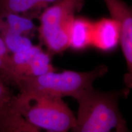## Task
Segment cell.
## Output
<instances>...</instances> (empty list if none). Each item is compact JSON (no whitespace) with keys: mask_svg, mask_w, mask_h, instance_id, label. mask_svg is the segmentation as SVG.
Listing matches in <instances>:
<instances>
[{"mask_svg":"<svg viewBox=\"0 0 132 132\" xmlns=\"http://www.w3.org/2000/svg\"><path fill=\"white\" fill-rule=\"evenodd\" d=\"M127 95L126 90L105 92L93 86L82 92L75 98L78 111L72 131H129L119 106V98Z\"/></svg>","mask_w":132,"mask_h":132,"instance_id":"1","label":"cell"},{"mask_svg":"<svg viewBox=\"0 0 132 132\" xmlns=\"http://www.w3.org/2000/svg\"><path fill=\"white\" fill-rule=\"evenodd\" d=\"M15 110L32 127L51 132H66L76 124V118L62 98L40 93L20 92L15 95Z\"/></svg>","mask_w":132,"mask_h":132,"instance_id":"2","label":"cell"},{"mask_svg":"<svg viewBox=\"0 0 132 132\" xmlns=\"http://www.w3.org/2000/svg\"><path fill=\"white\" fill-rule=\"evenodd\" d=\"M108 67L100 65L89 72L65 70L61 73L50 72L38 77H26L16 79L12 85L20 92L40 93L75 98L85 90L93 86L97 79L108 72Z\"/></svg>","mask_w":132,"mask_h":132,"instance_id":"3","label":"cell"},{"mask_svg":"<svg viewBox=\"0 0 132 132\" xmlns=\"http://www.w3.org/2000/svg\"><path fill=\"white\" fill-rule=\"evenodd\" d=\"M82 3V0H61L45 8L39 15L37 30L49 53H59L69 47L71 23Z\"/></svg>","mask_w":132,"mask_h":132,"instance_id":"4","label":"cell"},{"mask_svg":"<svg viewBox=\"0 0 132 132\" xmlns=\"http://www.w3.org/2000/svg\"><path fill=\"white\" fill-rule=\"evenodd\" d=\"M32 19L9 12H0V37L14 53L33 45L29 36L36 30Z\"/></svg>","mask_w":132,"mask_h":132,"instance_id":"5","label":"cell"},{"mask_svg":"<svg viewBox=\"0 0 132 132\" xmlns=\"http://www.w3.org/2000/svg\"><path fill=\"white\" fill-rule=\"evenodd\" d=\"M111 18L118 23L120 28L119 43L128 69L125 82L131 87L132 74V11L122 0H103Z\"/></svg>","mask_w":132,"mask_h":132,"instance_id":"6","label":"cell"},{"mask_svg":"<svg viewBox=\"0 0 132 132\" xmlns=\"http://www.w3.org/2000/svg\"><path fill=\"white\" fill-rule=\"evenodd\" d=\"M119 39V25L111 18H103L93 22L92 46L103 52H110L117 47Z\"/></svg>","mask_w":132,"mask_h":132,"instance_id":"7","label":"cell"},{"mask_svg":"<svg viewBox=\"0 0 132 132\" xmlns=\"http://www.w3.org/2000/svg\"><path fill=\"white\" fill-rule=\"evenodd\" d=\"M93 21L84 17H74L69 31V47L82 50L91 45Z\"/></svg>","mask_w":132,"mask_h":132,"instance_id":"8","label":"cell"},{"mask_svg":"<svg viewBox=\"0 0 132 132\" xmlns=\"http://www.w3.org/2000/svg\"><path fill=\"white\" fill-rule=\"evenodd\" d=\"M61 0H0V12H9L33 19L36 12Z\"/></svg>","mask_w":132,"mask_h":132,"instance_id":"9","label":"cell"},{"mask_svg":"<svg viewBox=\"0 0 132 132\" xmlns=\"http://www.w3.org/2000/svg\"><path fill=\"white\" fill-rule=\"evenodd\" d=\"M14 97L7 84L0 78V114L14 110Z\"/></svg>","mask_w":132,"mask_h":132,"instance_id":"10","label":"cell"},{"mask_svg":"<svg viewBox=\"0 0 132 132\" xmlns=\"http://www.w3.org/2000/svg\"><path fill=\"white\" fill-rule=\"evenodd\" d=\"M11 54L2 38L0 37V72L4 70L7 66Z\"/></svg>","mask_w":132,"mask_h":132,"instance_id":"11","label":"cell"}]
</instances>
